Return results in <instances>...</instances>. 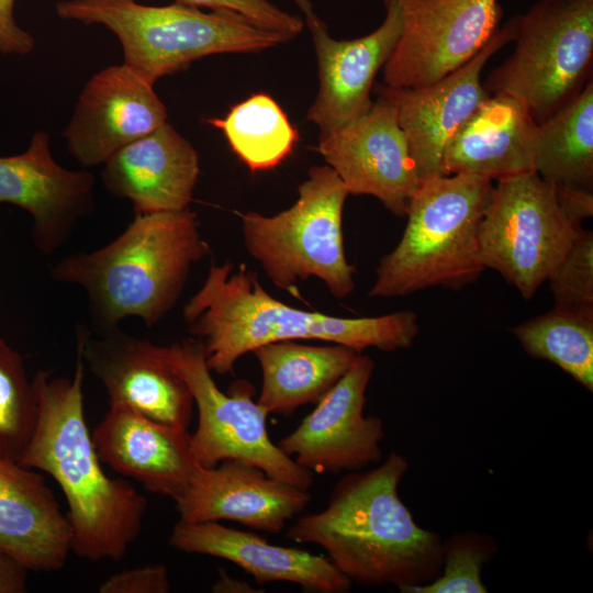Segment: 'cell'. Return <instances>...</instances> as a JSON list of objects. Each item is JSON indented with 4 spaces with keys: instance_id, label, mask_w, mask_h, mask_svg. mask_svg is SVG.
<instances>
[{
    "instance_id": "32",
    "label": "cell",
    "mask_w": 593,
    "mask_h": 593,
    "mask_svg": "<svg viewBox=\"0 0 593 593\" xmlns=\"http://www.w3.org/2000/svg\"><path fill=\"white\" fill-rule=\"evenodd\" d=\"M181 3L208 8L212 11H226L244 15L257 25L277 32L288 40L299 35L304 21L300 15L287 12L269 0H176Z\"/></svg>"
},
{
    "instance_id": "26",
    "label": "cell",
    "mask_w": 593,
    "mask_h": 593,
    "mask_svg": "<svg viewBox=\"0 0 593 593\" xmlns=\"http://www.w3.org/2000/svg\"><path fill=\"white\" fill-rule=\"evenodd\" d=\"M535 171L552 187L593 191V79L537 124Z\"/></svg>"
},
{
    "instance_id": "16",
    "label": "cell",
    "mask_w": 593,
    "mask_h": 593,
    "mask_svg": "<svg viewBox=\"0 0 593 593\" xmlns=\"http://www.w3.org/2000/svg\"><path fill=\"white\" fill-rule=\"evenodd\" d=\"M304 15L318 65V93L307 121L328 133L365 112L378 72L390 58L402 32L396 0H384L385 16L379 27L354 40L333 38L311 0H293Z\"/></svg>"
},
{
    "instance_id": "34",
    "label": "cell",
    "mask_w": 593,
    "mask_h": 593,
    "mask_svg": "<svg viewBox=\"0 0 593 593\" xmlns=\"http://www.w3.org/2000/svg\"><path fill=\"white\" fill-rule=\"evenodd\" d=\"M14 1L0 0V53L26 55L35 45L34 37L14 19Z\"/></svg>"
},
{
    "instance_id": "1",
    "label": "cell",
    "mask_w": 593,
    "mask_h": 593,
    "mask_svg": "<svg viewBox=\"0 0 593 593\" xmlns=\"http://www.w3.org/2000/svg\"><path fill=\"white\" fill-rule=\"evenodd\" d=\"M407 469L406 458L392 451L371 469L350 471L326 507L298 517L287 537L323 548L351 583L401 591L432 582L441 572L443 540L416 524L399 495Z\"/></svg>"
},
{
    "instance_id": "18",
    "label": "cell",
    "mask_w": 593,
    "mask_h": 593,
    "mask_svg": "<svg viewBox=\"0 0 593 593\" xmlns=\"http://www.w3.org/2000/svg\"><path fill=\"white\" fill-rule=\"evenodd\" d=\"M94 176L70 170L53 157L51 136L36 131L25 152L0 157V203L25 210L33 219L37 250L52 256L94 209Z\"/></svg>"
},
{
    "instance_id": "3",
    "label": "cell",
    "mask_w": 593,
    "mask_h": 593,
    "mask_svg": "<svg viewBox=\"0 0 593 593\" xmlns=\"http://www.w3.org/2000/svg\"><path fill=\"white\" fill-rule=\"evenodd\" d=\"M189 333L204 348L211 372L232 373L236 361L261 345L280 340H324L356 353L409 349L419 333L413 311L340 317L305 311L270 295L256 272L230 261L212 264L201 288L183 307Z\"/></svg>"
},
{
    "instance_id": "7",
    "label": "cell",
    "mask_w": 593,
    "mask_h": 593,
    "mask_svg": "<svg viewBox=\"0 0 593 593\" xmlns=\"http://www.w3.org/2000/svg\"><path fill=\"white\" fill-rule=\"evenodd\" d=\"M298 193L296 201L276 215L240 214L245 248L277 288L298 296V283L315 277L334 298L344 299L355 290L356 273L343 235L349 193L327 165L311 167Z\"/></svg>"
},
{
    "instance_id": "19",
    "label": "cell",
    "mask_w": 593,
    "mask_h": 593,
    "mask_svg": "<svg viewBox=\"0 0 593 593\" xmlns=\"http://www.w3.org/2000/svg\"><path fill=\"white\" fill-rule=\"evenodd\" d=\"M310 501L309 490L271 478L250 463L227 459L212 468L200 467L175 503L183 523L232 521L278 534Z\"/></svg>"
},
{
    "instance_id": "28",
    "label": "cell",
    "mask_w": 593,
    "mask_h": 593,
    "mask_svg": "<svg viewBox=\"0 0 593 593\" xmlns=\"http://www.w3.org/2000/svg\"><path fill=\"white\" fill-rule=\"evenodd\" d=\"M525 353L593 391V315L553 307L512 328Z\"/></svg>"
},
{
    "instance_id": "27",
    "label": "cell",
    "mask_w": 593,
    "mask_h": 593,
    "mask_svg": "<svg viewBox=\"0 0 593 593\" xmlns=\"http://www.w3.org/2000/svg\"><path fill=\"white\" fill-rule=\"evenodd\" d=\"M206 122L222 131L233 152L251 171L277 167L299 139L282 108L266 93L253 94L224 118Z\"/></svg>"
},
{
    "instance_id": "21",
    "label": "cell",
    "mask_w": 593,
    "mask_h": 593,
    "mask_svg": "<svg viewBox=\"0 0 593 593\" xmlns=\"http://www.w3.org/2000/svg\"><path fill=\"white\" fill-rule=\"evenodd\" d=\"M103 165V186L112 195L130 200L135 214L189 209L200 175L197 150L167 122Z\"/></svg>"
},
{
    "instance_id": "14",
    "label": "cell",
    "mask_w": 593,
    "mask_h": 593,
    "mask_svg": "<svg viewBox=\"0 0 593 593\" xmlns=\"http://www.w3.org/2000/svg\"><path fill=\"white\" fill-rule=\"evenodd\" d=\"M516 16L493 34L484 47L461 67L422 87L377 86L378 96L395 109L419 178L445 176V148L463 122L485 101L489 93L481 79L485 64L513 42Z\"/></svg>"
},
{
    "instance_id": "37",
    "label": "cell",
    "mask_w": 593,
    "mask_h": 593,
    "mask_svg": "<svg viewBox=\"0 0 593 593\" xmlns=\"http://www.w3.org/2000/svg\"><path fill=\"white\" fill-rule=\"evenodd\" d=\"M212 591L215 593H255L260 590H255L246 581L234 579L228 575L224 570L220 569L219 578L212 586Z\"/></svg>"
},
{
    "instance_id": "4",
    "label": "cell",
    "mask_w": 593,
    "mask_h": 593,
    "mask_svg": "<svg viewBox=\"0 0 593 593\" xmlns=\"http://www.w3.org/2000/svg\"><path fill=\"white\" fill-rule=\"evenodd\" d=\"M209 254L190 209L135 214L107 245L60 259L51 278L83 290L99 333L127 317L152 327L176 306L191 267Z\"/></svg>"
},
{
    "instance_id": "11",
    "label": "cell",
    "mask_w": 593,
    "mask_h": 593,
    "mask_svg": "<svg viewBox=\"0 0 593 593\" xmlns=\"http://www.w3.org/2000/svg\"><path fill=\"white\" fill-rule=\"evenodd\" d=\"M402 32L382 68L383 85L415 88L461 67L500 27L499 0H396Z\"/></svg>"
},
{
    "instance_id": "25",
    "label": "cell",
    "mask_w": 593,
    "mask_h": 593,
    "mask_svg": "<svg viewBox=\"0 0 593 593\" xmlns=\"http://www.w3.org/2000/svg\"><path fill=\"white\" fill-rule=\"evenodd\" d=\"M253 353L262 374L257 403L268 414L281 415L317 403L347 372L358 355L340 344L315 346L298 340L268 343Z\"/></svg>"
},
{
    "instance_id": "33",
    "label": "cell",
    "mask_w": 593,
    "mask_h": 593,
    "mask_svg": "<svg viewBox=\"0 0 593 593\" xmlns=\"http://www.w3.org/2000/svg\"><path fill=\"white\" fill-rule=\"evenodd\" d=\"M169 591L168 569L161 563L118 572L103 581L99 588L100 593H167Z\"/></svg>"
},
{
    "instance_id": "17",
    "label": "cell",
    "mask_w": 593,
    "mask_h": 593,
    "mask_svg": "<svg viewBox=\"0 0 593 593\" xmlns=\"http://www.w3.org/2000/svg\"><path fill=\"white\" fill-rule=\"evenodd\" d=\"M166 122L167 109L154 83L123 63L87 81L63 136L71 157L89 168Z\"/></svg>"
},
{
    "instance_id": "35",
    "label": "cell",
    "mask_w": 593,
    "mask_h": 593,
    "mask_svg": "<svg viewBox=\"0 0 593 593\" xmlns=\"http://www.w3.org/2000/svg\"><path fill=\"white\" fill-rule=\"evenodd\" d=\"M557 201L568 217L575 226H582L585 219L593 215V191L572 187H553Z\"/></svg>"
},
{
    "instance_id": "13",
    "label": "cell",
    "mask_w": 593,
    "mask_h": 593,
    "mask_svg": "<svg viewBox=\"0 0 593 593\" xmlns=\"http://www.w3.org/2000/svg\"><path fill=\"white\" fill-rule=\"evenodd\" d=\"M373 371L372 358L358 354L340 380L278 447L313 473L359 471L380 463L383 421L363 415Z\"/></svg>"
},
{
    "instance_id": "8",
    "label": "cell",
    "mask_w": 593,
    "mask_h": 593,
    "mask_svg": "<svg viewBox=\"0 0 593 593\" xmlns=\"http://www.w3.org/2000/svg\"><path fill=\"white\" fill-rule=\"evenodd\" d=\"M515 16L514 51L483 86L521 101L539 124L593 79V0H539Z\"/></svg>"
},
{
    "instance_id": "24",
    "label": "cell",
    "mask_w": 593,
    "mask_h": 593,
    "mask_svg": "<svg viewBox=\"0 0 593 593\" xmlns=\"http://www.w3.org/2000/svg\"><path fill=\"white\" fill-rule=\"evenodd\" d=\"M536 128L521 101L492 93L448 142L444 175L471 174L500 181L535 171Z\"/></svg>"
},
{
    "instance_id": "23",
    "label": "cell",
    "mask_w": 593,
    "mask_h": 593,
    "mask_svg": "<svg viewBox=\"0 0 593 593\" xmlns=\"http://www.w3.org/2000/svg\"><path fill=\"white\" fill-rule=\"evenodd\" d=\"M72 533L44 477L0 457V547L30 571L55 572L66 564Z\"/></svg>"
},
{
    "instance_id": "5",
    "label": "cell",
    "mask_w": 593,
    "mask_h": 593,
    "mask_svg": "<svg viewBox=\"0 0 593 593\" xmlns=\"http://www.w3.org/2000/svg\"><path fill=\"white\" fill-rule=\"evenodd\" d=\"M493 181L471 174L422 180L410 200L398 245L376 268L371 298H399L443 287L459 290L485 267L479 231Z\"/></svg>"
},
{
    "instance_id": "31",
    "label": "cell",
    "mask_w": 593,
    "mask_h": 593,
    "mask_svg": "<svg viewBox=\"0 0 593 593\" xmlns=\"http://www.w3.org/2000/svg\"><path fill=\"white\" fill-rule=\"evenodd\" d=\"M555 307L593 315V233L582 226L573 243L549 276Z\"/></svg>"
},
{
    "instance_id": "10",
    "label": "cell",
    "mask_w": 593,
    "mask_h": 593,
    "mask_svg": "<svg viewBox=\"0 0 593 593\" xmlns=\"http://www.w3.org/2000/svg\"><path fill=\"white\" fill-rule=\"evenodd\" d=\"M578 228L536 171L506 178L493 186L480 224L481 260L529 300L564 258Z\"/></svg>"
},
{
    "instance_id": "29",
    "label": "cell",
    "mask_w": 593,
    "mask_h": 593,
    "mask_svg": "<svg viewBox=\"0 0 593 593\" xmlns=\"http://www.w3.org/2000/svg\"><path fill=\"white\" fill-rule=\"evenodd\" d=\"M37 395L23 357L0 336V457L18 461L37 419Z\"/></svg>"
},
{
    "instance_id": "22",
    "label": "cell",
    "mask_w": 593,
    "mask_h": 593,
    "mask_svg": "<svg viewBox=\"0 0 593 593\" xmlns=\"http://www.w3.org/2000/svg\"><path fill=\"white\" fill-rule=\"evenodd\" d=\"M169 545L186 553L225 559L244 569L258 584L290 582L317 593H344L351 586L326 556L273 545L257 534L219 522L179 521L170 533Z\"/></svg>"
},
{
    "instance_id": "2",
    "label": "cell",
    "mask_w": 593,
    "mask_h": 593,
    "mask_svg": "<svg viewBox=\"0 0 593 593\" xmlns=\"http://www.w3.org/2000/svg\"><path fill=\"white\" fill-rule=\"evenodd\" d=\"M85 361L77 350L74 377L38 371L33 378L37 419L19 462L59 485L68 504L71 551L92 562L120 561L138 538L146 499L103 471L83 405Z\"/></svg>"
},
{
    "instance_id": "15",
    "label": "cell",
    "mask_w": 593,
    "mask_h": 593,
    "mask_svg": "<svg viewBox=\"0 0 593 593\" xmlns=\"http://www.w3.org/2000/svg\"><path fill=\"white\" fill-rule=\"evenodd\" d=\"M77 350L104 387L110 404L125 405L159 424L188 432L193 398L167 361L163 346L126 334L120 327L93 337L81 326Z\"/></svg>"
},
{
    "instance_id": "20",
    "label": "cell",
    "mask_w": 593,
    "mask_h": 593,
    "mask_svg": "<svg viewBox=\"0 0 593 593\" xmlns=\"http://www.w3.org/2000/svg\"><path fill=\"white\" fill-rule=\"evenodd\" d=\"M91 438L101 462L175 502L202 467L189 432L159 424L125 405L110 404Z\"/></svg>"
},
{
    "instance_id": "12",
    "label": "cell",
    "mask_w": 593,
    "mask_h": 593,
    "mask_svg": "<svg viewBox=\"0 0 593 593\" xmlns=\"http://www.w3.org/2000/svg\"><path fill=\"white\" fill-rule=\"evenodd\" d=\"M317 150L349 194L374 197L405 217L422 179L391 102L379 96L354 120L320 134Z\"/></svg>"
},
{
    "instance_id": "6",
    "label": "cell",
    "mask_w": 593,
    "mask_h": 593,
    "mask_svg": "<svg viewBox=\"0 0 593 593\" xmlns=\"http://www.w3.org/2000/svg\"><path fill=\"white\" fill-rule=\"evenodd\" d=\"M55 8L64 20L107 26L121 43L124 64L152 83L210 55L258 52L289 41L238 13L203 12L179 1L60 0Z\"/></svg>"
},
{
    "instance_id": "36",
    "label": "cell",
    "mask_w": 593,
    "mask_h": 593,
    "mask_svg": "<svg viewBox=\"0 0 593 593\" xmlns=\"http://www.w3.org/2000/svg\"><path fill=\"white\" fill-rule=\"evenodd\" d=\"M30 570L0 547V593H24Z\"/></svg>"
},
{
    "instance_id": "30",
    "label": "cell",
    "mask_w": 593,
    "mask_h": 593,
    "mask_svg": "<svg viewBox=\"0 0 593 593\" xmlns=\"http://www.w3.org/2000/svg\"><path fill=\"white\" fill-rule=\"evenodd\" d=\"M497 552L493 537L468 530L443 541V568L429 583L407 586L402 593H485L483 566Z\"/></svg>"
},
{
    "instance_id": "9",
    "label": "cell",
    "mask_w": 593,
    "mask_h": 593,
    "mask_svg": "<svg viewBox=\"0 0 593 593\" xmlns=\"http://www.w3.org/2000/svg\"><path fill=\"white\" fill-rule=\"evenodd\" d=\"M171 368L184 380L198 411V425L190 434L197 461L212 468L236 459L264 470L269 477L309 490L313 472L287 456L268 435V413L253 400L254 388L245 381L233 383L230 393L214 382L205 361L202 343L197 338L163 346Z\"/></svg>"
}]
</instances>
